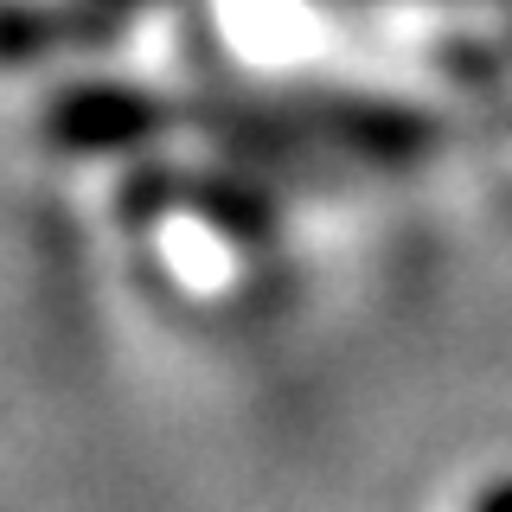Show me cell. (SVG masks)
I'll return each mask as SVG.
<instances>
[{"label": "cell", "mask_w": 512, "mask_h": 512, "mask_svg": "<svg viewBox=\"0 0 512 512\" xmlns=\"http://www.w3.org/2000/svg\"><path fill=\"white\" fill-rule=\"evenodd\" d=\"M474 512H512V480H500V487H487L474 500Z\"/></svg>", "instance_id": "6da1fadb"}]
</instances>
